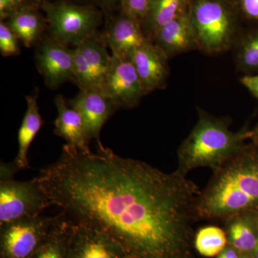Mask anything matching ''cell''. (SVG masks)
<instances>
[{
	"label": "cell",
	"mask_w": 258,
	"mask_h": 258,
	"mask_svg": "<svg viewBox=\"0 0 258 258\" xmlns=\"http://www.w3.org/2000/svg\"><path fill=\"white\" fill-rule=\"evenodd\" d=\"M54 103L57 111V118L54 122V134L63 139L70 147L81 152H90L91 139L79 112L68 104L62 95H57Z\"/></svg>",
	"instance_id": "9a60e30c"
},
{
	"label": "cell",
	"mask_w": 258,
	"mask_h": 258,
	"mask_svg": "<svg viewBox=\"0 0 258 258\" xmlns=\"http://www.w3.org/2000/svg\"><path fill=\"white\" fill-rule=\"evenodd\" d=\"M190 0H151L142 31L147 40L152 41L154 35L164 25L189 13Z\"/></svg>",
	"instance_id": "ac0fdd59"
},
{
	"label": "cell",
	"mask_w": 258,
	"mask_h": 258,
	"mask_svg": "<svg viewBox=\"0 0 258 258\" xmlns=\"http://www.w3.org/2000/svg\"><path fill=\"white\" fill-rule=\"evenodd\" d=\"M257 222H258V213H257Z\"/></svg>",
	"instance_id": "d6a6232c"
},
{
	"label": "cell",
	"mask_w": 258,
	"mask_h": 258,
	"mask_svg": "<svg viewBox=\"0 0 258 258\" xmlns=\"http://www.w3.org/2000/svg\"><path fill=\"white\" fill-rule=\"evenodd\" d=\"M236 62L238 69L247 75L258 73V30L238 40Z\"/></svg>",
	"instance_id": "603a6c76"
},
{
	"label": "cell",
	"mask_w": 258,
	"mask_h": 258,
	"mask_svg": "<svg viewBox=\"0 0 258 258\" xmlns=\"http://www.w3.org/2000/svg\"><path fill=\"white\" fill-rule=\"evenodd\" d=\"M244 147L217 170L195 204L198 220H221L258 207V151Z\"/></svg>",
	"instance_id": "7a4b0ae2"
},
{
	"label": "cell",
	"mask_w": 258,
	"mask_h": 258,
	"mask_svg": "<svg viewBox=\"0 0 258 258\" xmlns=\"http://www.w3.org/2000/svg\"><path fill=\"white\" fill-rule=\"evenodd\" d=\"M51 206L53 204L37 177L25 181L0 179V226L40 216Z\"/></svg>",
	"instance_id": "8992f818"
},
{
	"label": "cell",
	"mask_w": 258,
	"mask_h": 258,
	"mask_svg": "<svg viewBox=\"0 0 258 258\" xmlns=\"http://www.w3.org/2000/svg\"><path fill=\"white\" fill-rule=\"evenodd\" d=\"M189 16L199 50L205 53L228 50L237 40L233 20L221 0H195L190 4Z\"/></svg>",
	"instance_id": "5b68a950"
},
{
	"label": "cell",
	"mask_w": 258,
	"mask_h": 258,
	"mask_svg": "<svg viewBox=\"0 0 258 258\" xmlns=\"http://www.w3.org/2000/svg\"><path fill=\"white\" fill-rule=\"evenodd\" d=\"M41 10L46 17L47 33L74 48L98 32V28L104 24V14L94 6L45 1Z\"/></svg>",
	"instance_id": "277c9868"
},
{
	"label": "cell",
	"mask_w": 258,
	"mask_h": 258,
	"mask_svg": "<svg viewBox=\"0 0 258 258\" xmlns=\"http://www.w3.org/2000/svg\"><path fill=\"white\" fill-rule=\"evenodd\" d=\"M151 0H120V10L142 25Z\"/></svg>",
	"instance_id": "484cf974"
},
{
	"label": "cell",
	"mask_w": 258,
	"mask_h": 258,
	"mask_svg": "<svg viewBox=\"0 0 258 258\" xmlns=\"http://www.w3.org/2000/svg\"><path fill=\"white\" fill-rule=\"evenodd\" d=\"M244 15L252 20H258V0H241Z\"/></svg>",
	"instance_id": "f1b7e54d"
},
{
	"label": "cell",
	"mask_w": 258,
	"mask_h": 258,
	"mask_svg": "<svg viewBox=\"0 0 258 258\" xmlns=\"http://www.w3.org/2000/svg\"><path fill=\"white\" fill-rule=\"evenodd\" d=\"M56 216L24 219L0 226V258H30L43 243Z\"/></svg>",
	"instance_id": "52a82bcc"
},
{
	"label": "cell",
	"mask_w": 258,
	"mask_h": 258,
	"mask_svg": "<svg viewBox=\"0 0 258 258\" xmlns=\"http://www.w3.org/2000/svg\"><path fill=\"white\" fill-rule=\"evenodd\" d=\"M68 258L130 257L121 244L106 232L73 222Z\"/></svg>",
	"instance_id": "30bf717a"
},
{
	"label": "cell",
	"mask_w": 258,
	"mask_h": 258,
	"mask_svg": "<svg viewBox=\"0 0 258 258\" xmlns=\"http://www.w3.org/2000/svg\"><path fill=\"white\" fill-rule=\"evenodd\" d=\"M37 69L47 88L57 89L74 80V48L64 45L48 33L35 47Z\"/></svg>",
	"instance_id": "ba28073f"
},
{
	"label": "cell",
	"mask_w": 258,
	"mask_h": 258,
	"mask_svg": "<svg viewBox=\"0 0 258 258\" xmlns=\"http://www.w3.org/2000/svg\"><path fill=\"white\" fill-rule=\"evenodd\" d=\"M252 137L251 139L253 141L254 147L258 151V124L255 128L252 131Z\"/></svg>",
	"instance_id": "4dcf8cb0"
},
{
	"label": "cell",
	"mask_w": 258,
	"mask_h": 258,
	"mask_svg": "<svg viewBox=\"0 0 258 258\" xmlns=\"http://www.w3.org/2000/svg\"><path fill=\"white\" fill-rule=\"evenodd\" d=\"M67 103L82 116L91 140L96 141L97 147L102 146L100 139L102 128L118 111L116 105L100 88L80 90L77 96Z\"/></svg>",
	"instance_id": "8fae6325"
},
{
	"label": "cell",
	"mask_w": 258,
	"mask_h": 258,
	"mask_svg": "<svg viewBox=\"0 0 258 258\" xmlns=\"http://www.w3.org/2000/svg\"><path fill=\"white\" fill-rule=\"evenodd\" d=\"M252 134L246 127L232 132L227 118L198 109V122L178 149L176 171L186 176L198 168L216 171L240 152Z\"/></svg>",
	"instance_id": "3957f363"
},
{
	"label": "cell",
	"mask_w": 258,
	"mask_h": 258,
	"mask_svg": "<svg viewBox=\"0 0 258 258\" xmlns=\"http://www.w3.org/2000/svg\"><path fill=\"white\" fill-rule=\"evenodd\" d=\"M44 1H67L75 4L94 6L103 12L105 19L115 14L120 9V0H44Z\"/></svg>",
	"instance_id": "4316f807"
},
{
	"label": "cell",
	"mask_w": 258,
	"mask_h": 258,
	"mask_svg": "<svg viewBox=\"0 0 258 258\" xmlns=\"http://www.w3.org/2000/svg\"><path fill=\"white\" fill-rule=\"evenodd\" d=\"M68 144L37 176L54 206L76 223L103 231L130 258H193L198 185L111 149Z\"/></svg>",
	"instance_id": "6da1fadb"
},
{
	"label": "cell",
	"mask_w": 258,
	"mask_h": 258,
	"mask_svg": "<svg viewBox=\"0 0 258 258\" xmlns=\"http://www.w3.org/2000/svg\"><path fill=\"white\" fill-rule=\"evenodd\" d=\"M100 35L111 50L112 55L120 57H130L134 50L149 40L141 24L120 10L105 19L104 28Z\"/></svg>",
	"instance_id": "7c38bea8"
},
{
	"label": "cell",
	"mask_w": 258,
	"mask_h": 258,
	"mask_svg": "<svg viewBox=\"0 0 258 258\" xmlns=\"http://www.w3.org/2000/svg\"><path fill=\"white\" fill-rule=\"evenodd\" d=\"M240 81L249 93L258 100V74L245 75L241 78Z\"/></svg>",
	"instance_id": "83f0119b"
},
{
	"label": "cell",
	"mask_w": 258,
	"mask_h": 258,
	"mask_svg": "<svg viewBox=\"0 0 258 258\" xmlns=\"http://www.w3.org/2000/svg\"><path fill=\"white\" fill-rule=\"evenodd\" d=\"M242 254L236 250L235 248L231 247L230 245H227L225 249L219 254L217 258H241Z\"/></svg>",
	"instance_id": "f546056e"
},
{
	"label": "cell",
	"mask_w": 258,
	"mask_h": 258,
	"mask_svg": "<svg viewBox=\"0 0 258 258\" xmlns=\"http://www.w3.org/2000/svg\"><path fill=\"white\" fill-rule=\"evenodd\" d=\"M39 88H35L32 94L25 97L27 109L18 132V152L13 164L18 171L29 167L28 158L29 148L43 124L39 111Z\"/></svg>",
	"instance_id": "e0dca14e"
},
{
	"label": "cell",
	"mask_w": 258,
	"mask_h": 258,
	"mask_svg": "<svg viewBox=\"0 0 258 258\" xmlns=\"http://www.w3.org/2000/svg\"><path fill=\"white\" fill-rule=\"evenodd\" d=\"M224 222L228 245L241 254L252 253L258 242L256 232L257 214L254 216L252 211L244 212L230 217Z\"/></svg>",
	"instance_id": "d6986e66"
},
{
	"label": "cell",
	"mask_w": 258,
	"mask_h": 258,
	"mask_svg": "<svg viewBox=\"0 0 258 258\" xmlns=\"http://www.w3.org/2000/svg\"><path fill=\"white\" fill-rule=\"evenodd\" d=\"M101 89L118 109L135 108L147 96L130 57H127L112 55L111 66Z\"/></svg>",
	"instance_id": "9c48e42d"
},
{
	"label": "cell",
	"mask_w": 258,
	"mask_h": 258,
	"mask_svg": "<svg viewBox=\"0 0 258 258\" xmlns=\"http://www.w3.org/2000/svg\"><path fill=\"white\" fill-rule=\"evenodd\" d=\"M152 42L160 47L169 58L199 50L189 12L162 27L155 34Z\"/></svg>",
	"instance_id": "5bb4252c"
},
{
	"label": "cell",
	"mask_w": 258,
	"mask_h": 258,
	"mask_svg": "<svg viewBox=\"0 0 258 258\" xmlns=\"http://www.w3.org/2000/svg\"><path fill=\"white\" fill-rule=\"evenodd\" d=\"M73 222L63 212L56 215L50 233L30 258H68Z\"/></svg>",
	"instance_id": "44dd1931"
},
{
	"label": "cell",
	"mask_w": 258,
	"mask_h": 258,
	"mask_svg": "<svg viewBox=\"0 0 258 258\" xmlns=\"http://www.w3.org/2000/svg\"><path fill=\"white\" fill-rule=\"evenodd\" d=\"M44 0H0V20L6 21L20 12L41 10Z\"/></svg>",
	"instance_id": "cb8c5ba5"
},
{
	"label": "cell",
	"mask_w": 258,
	"mask_h": 258,
	"mask_svg": "<svg viewBox=\"0 0 258 258\" xmlns=\"http://www.w3.org/2000/svg\"><path fill=\"white\" fill-rule=\"evenodd\" d=\"M74 50L91 75L95 88L101 89L111 66L112 55L108 52V47L102 40L100 32L88 37Z\"/></svg>",
	"instance_id": "2e32d148"
},
{
	"label": "cell",
	"mask_w": 258,
	"mask_h": 258,
	"mask_svg": "<svg viewBox=\"0 0 258 258\" xmlns=\"http://www.w3.org/2000/svg\"><path fill=\"white\" fill-rule=\"evenodd\" d=\"M146 95L164 89L170 74L169 57L150 40L134 50L130 56Z\"/></svg>",
	"instance_id": "4fadbf2b"
},
{
	"label": "cell",
	"mask_w": 258,
	"mask_h": 258,
	"mask_svg": "<svg viewBox=\"0 0 258 258\" xmlns=\"http://www.w3.org/2000/svg\"><path fill=\"white\" fill-rule=\"evenodd\" d=\"M252 255L254 256V258H258V242L255 248H254L253 252H252Z\"/></svg>",
	"instance_id": "1f68e13d"
},
{
	"label": "cell",
	"mask_w": 258,
	"mask_h": 258,
	"mask_svg": "<svg viewBox=\"0 0 258 258\" xmlns=\"http://www.w3.org/2000/svg\"><path fill=\"white\" fill-rule=\"evenodd\" d=\"M228 244L227 233L217 226L204 227L195 235V246L198 252L205 257L219 255Z\"/></svg>",
	"instance_id": "7402d4cb"
},
{
	"label": "cell",
	"mask_w": 258,
	"mask_h": 258,
	"mask_svg": "<svg viewBox=\"0 0 258 258\" xmlns=\"http://www.w3.org/2000/svg\"><path fill=\"white\" fill-rule=\"evenodd\" d=\"M41 11L25 10L13 15L5 21L25 47H35L47 32L46 17Z\"/></svg>",
	"instance_id": "ffe728a7"
},
{
	"label": "cell",
	"mask_w": 258,
	"mask_h": 258,
	"mask_svg": "<svg viewBox=\"0 0 258 258\" xmlns=\"http://www.w3.org/2000/svg\"><path fill=\"white\" fill-rule=\"evenodd\" d=\"M20 39L5 21L0 22V52L5 57L20 55Z\"/></svg>",
	"instance_id": "d4e9b609"
}]
</instances>
